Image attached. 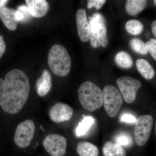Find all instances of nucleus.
<instances>
[{"instance_id": "18", "label": "nucleus", "mask_w": 156, "mask_h": 156, "mask_svg": "<svg viewBox=\"0 0 156 156\" xmlns=\"http://www.w3.org/2000/svg\"><path fill=\"white\" fill-rule=\"evenodd\" d=\"M95 122L94 118L91 116L83 115L82 121L79 123L75 130L76 135L77 137L83 136L87 134Z\"/></svg>"}, {"instance_id": "6", "label": "nucleus", "mask_w": 156, "mask_h": 156, "mask_svg": "<svg viewBox=\"0 0 156 156\" xmlns=\"http://www.w3.org/2000/svg\"><path fill=\"white\" fill-rule=\"evenodd\" d=\"M116 82L126 103L134 102L136 98L137 91L141 86L140 81L131 77L125 76L118 78Z\"/></svg>"}, {"instance_id": "31", "label": "nucleus", "mask_w": 156, "mask_h": 156, "mask_svg": "<svg viewBox=\"0 0 156 156\" xmlns=\"http://www.w3.org/2000/svg\"><path fill=\"white\" fill-rule=\"evenodd\" d=\"M149 41L151 44L152 45L153 47L156 51V39L154 38H151L150 39Z\"/></svg>"}, {"instance_id": "14", "label": "nucleus", "mask_w": 156, "mask_h": 156, "mask_svg": "<svg viewBox=\"0 0 156 156\" xmlns=\"http://www.w3.org/2000/svg\"><path fill=\"white\" fill-rule=\"evenodd\" d=\"M104 156H126V152L123 147L119 144L107 141L102 148Z\"/></svg>"}, {"instance_id": "29", "label": "nucleus", "mask_w": 156, "mask_h": 156, "mask_svg": "<svg viewBox=\"0 0 156 156\" xmlns=\"http://www.w3.org/2000/svg\"><path fill=\"white\" fill-rule=\"evenodd\" d=\"M15 18L18 22L20 21L24 22V19H25L24 15L23 14L22 12L18 10H16V13H15Z\"/></svg>"}, {"instance_id": "26", "label": "nucleus", "mask_w": 156, "mask_h": 156, "mask_svg": "<svg viewBox=\"0 0 156 156\" xmlns=\"http://www.w3.org/2000/svg\"><path fill=\"white\" fill-rule=\"evenodd\" d=\"M121 121L126 123H134L136 122V119L132 115L125 114L121 116Z\"/></svg>"}, {"instance_id": "16", "label": "nucleus", "mask_w": 156, "mask_h": 156, "mask_svg": "<svg viewBox=\"0 0 156 156\" xmlns=\"http://www.w3.org/2000/svg\"><path fill=\"white\" fill-rule=\"evenodd\" d=\"M77 152L80 156H98V148L91 143L87 141L79 142L77 146Z\"/></svg>"}, {"instance_id": "5", "label": "nucleus", "mask_w": 156, "mask_h": 156, "mask_svg": "<svg viewBox=\"0 0 156 156\" xmlns=\"http://www.w3.org/2000/svg\"><path fill=\"white\" fill-rule=\"evenodd\" d=\"M153 126V119L150 115L140 116L136 120L134 130L135 142L139 147L147 142Z\"/></svg>"}, {"instance_id": "19", "label": "nucleus", "mask_w": 156, "mask_h": 156, "mask_svg": "<svg viewBox=\"0 0 156 156\" xmlns=\"http://www.w3.org/2000/svg\"><path fill=\"white\" fill-rule=\"evenodd\" d=\"M115 62L118 66L123 69H129L133 65V61L131 56L125 51L119 52L115 58Z\"/></svg>"}, {"instance_id": "7", "label": "nucleus", "mask_w": 156, "mask_h": 156, "mask_svg": "<svg viewBox=\"0 0 156 156\" xmlns=\"http://www.w3.org/2000/svg\"><path fill=\"white\" fill-rule=\"evenodd\" d=\"M35 132V126L33 121L26 120L17 126L14 133V142L19 147H27L33 139Z\"/></svg>"}, {"instance_id": "23", "label": "nucleus", "mask_w": 156, "mask_h": 156, "mask_svg": "<svg viewBox=\"0 0 156 156\" xmlns=\"http://www.w3.org/2000/svg\"><path fill=\"white\" fill-rule=\"evenodd\" d=\"M107 28L105 23H101L98 27L97 35L101 46L105 48L108 45V39L107 35Z\"/></svg>"}, {"instance_id": "20", "label": "nucleus", "mask_w": 156, "mask_h": 156, "mask_svg": "<svg viewBox=\"0 0 156 156\" xmlns=\"http://www.w3.org/2000/svg\"><path fill=\"white\" fill-rule=\"evenodd\" d=\"M127 32L133 35H138L142 32L144 26L142 23L137 20H130L126 24Z\"/></svg>"}, {"instance_id": "11", "label": "nucleus", "mask_w": 156, "mask_h": 156, "mask_svg": "<svg viewBox=\"0 0 156 156\" xmlns=\"http://www.w3.org/2000/svg\"><path fill=\"white\" fill-rule=\"evenodd\" d=\"M30 14L32 16L40 18L44 16L48 13L49 4L45 0H26Z\"/></svg>"}, {"instance_id": "32", "label": "nucleus", "mask_w": 156, "mask_h": 156, "mask_svg": "<svg viewBox=\"0 0 156 156\" xmlns=\"http://www.w3.org/2000/svg\"><path fill=\"white\" fill-rule=\"evenodd\" d=\"M8 1H5V0H1L0 1V6L1 8H2L4 7V6L7 4L8 2Z\"/></svg>"}, {"instance_id": "22", "label": "nucleus", "mask_w": 156, "mask_h": 156, "mask_svg": "<svg viewBox=\"0 0 156 156\" xmlns=\"http://www.w3.org/2000/svg\"><path fill=\"white\" fill-rule=\"evenodd\" d=\"M132 49L136 53L142 55L147 54V50L146 47V43L139 38L132 39L130 41Z\"/></svg>"}, {"instance_id": "33", "label": "nucleus", "mask_w": 156, "mask_h": 156, "mask_svg": "<svg viewBox=\"0 0 156 156\" xmlns=\"http://www.w3.org/2000/svg\"><path fill=\"white\" fill-rule=\"evenodd\" d=\"M2 8H1V6H0V17H1V13H2Z\"/></svg>"}, {"instance_id": "12", "label": "nucleus", "mask_w": 156, "mask_h": 156, "mask_svg": "<svg viewBox=\"0 0 156 156\" xmlns=\"http://www.w3.org/2000/svg\"><path fill=\"white\" fill-rule=\"evenodd\" d=\"M52 78L48 70L44 69L41 76L37 79L36 84L37 93L41 97L46 96L52 87Z\"/></svg>"}, {"instance_id": "28", "label": "nucleus", "mask_w": 156, "mask_h": 156, "mask_svg": "<svg viewBox=\"0 0 156 156\" xmlns=\"http://www.w3.org/2000/svg\"><path fill=\"white\" fill-rule=\"evenodd\" d=\"M6 50L5 43L3 39V37L0 36V58L3 56Z\"/></svg>"}, {"instance_id": "30", "label": "nucleus", "mask_w": 156, "mask_h": 156, "mask_svg": "<svg viewBox=\"0 0 156 156\" xmlns=\"http://www.w3.org/2000/svg\"><path fill=\"white\" fill-rule=\"evenodd\" d=\"M151 29L153 34L154 35L156 38V20H154L152 23Z\"/></svg>"}, {"instance_id": "17", "label": "nucleus", "mask_w": 156, "mask_h": 156, "mask_svg": "<svg viewBox=\"0 0 156 156\" xmlns=\"http://www.w3.org/2000/svg\"><path fill=\"white\" fill-rule=\"evenodd\" d=\"M147 3L145 0H128L126 2V11L129 15L135 16L145 9Z\"/></svg>"}, {"instance_id": "4", "label": "nucleus", "mask_w": 156, "mask_h": 156, "mask_svg": "<svg viewBox=\"0 0 156 156\" xmlns=\"http://www.w3.org/2000/svg\"><path fill=\"white\" fill-rule=\"evenodd\" d=\"M103 94V103L107 113L111 118H115L122 105V95L116 87L112 85L104 87Z\"/></svg>"}, {"instance_id": "21", "label": "nucleus", "mask_w": 156, "mask_h": 156, "mask_svg": "<svg viewBox=\"0 0 156 156\" xmlns=\"http://www.w3.org/2000/svg\"><path fill=\"white\" fill-rule=\"evenodd\" d=\"M115 142L122 147H130L133 144V140L131 134L126 132H122L115 136Z\"/></svg>"}, {"instance_id": "3", "label": "nucleus", "mask_w": 156, "mask_h": 156, "mask_svg": "<svg viewBox=\"0 0 156 156\" xmlns=\"http://www.w3.org/2000/svg\"><path fill=\"white\" fill-rule=\"evenodd\" d=\"M48 63L53 74L64 77L67 76L70 71L71 59L63 46L55 44L51 47L48 54Z\"/></svg>"}, {"instance_id": "25", "label": "nucleus", "mask_w": 156, "mask_h": 156, "mask_svg": "<svg viewBox=\"0 0 156 156\" xmlns=\"http://www.w3.org/2000/svg\"><path fill=\"white\" fill-rule=\"evenodd\" d=\"M17 10L20 11L22 12L23 14L24 15L25 19H24V22L27 21L30 17V14L29 11L28 7L27 6L25 5H21L19 6L17 8Z\"/></svg>"}, {"instance_id": "10", "label": "nucleus", "mask_w": 156, "mask_h": 156, "mask_svg": "<svg viewBox=\"0 0 156 156\" xmlns=\"http://www.w3.org/2000/svg\"><path fill=\"white\" fill-rule=\"evenodd\" d=\"M77 30L79 37L82 42L88 41L91 36V28L87 19V12L84 9H80L76 14Z\"/></svg>"}, {"instance_id": "9", "label": "nucleus", "mask_w": 156, "mask_h": 156, "mask_svg": "<svg viewBox=\"0 0 156 156\" xmlns=\"http://www.w3.org/2000/svg\"><path fill=\"white\" fill-rule=\"evenodd\" d=\"M73 109L67 104L57 103L49 112V116L51 121L55 123H61L69 121L72 118Z\"/></svg>"}, {"instance_id": "15", "label": "nucleus", "mask_w": 156, "mask_h": 156, "mask_svg": "<svg viewBox=\"0 0 156 156\" xmlns=\"http://www.w3.org/2000/svg\"><path fill=\"white\" fill-rule=\"evenodd\" d=\"M136 66L139 72L146 80H151L154 77V69L147 60L144 58H138L136 61Z\"/></svg>"}, {"instance_id": "24", "label": "nucleus", "mask_w": 156, "mask_h": 156, "mask_svg": "<svg viewBox=\"0 0 156 156\" xmlns=\"http://www.w3.org/2000/svg\"><path fill=\"white\" fill-rule=\"evenodd\" d=\"M106 2L105 0H90L88 1L87 8L91 9L92 7H95L97 10H99Z\"/></svg>"}, {"instance_id": "35", "label": "nucleus", "mask_w": 156, "mask_h": 156, "mask_svg": "<svg viewBox=\"0 0 156 156\" xmlns=\"http://www.w3.org/2000/svg\"><path fill=\"white\" fill-rule=\"evenodd\" d=\"M155 134L156 135V124H155Z\"/></svg>"}, {"instance_id": "27", "label": "nucleus", "mask_w": 156, "mask_h": 156, "mask_svg": "<svg viewBox=\"0 0 156 156\" xmlns=\"http://www.w3.org/2000/svg\"><path fill=\"white\" fill-rule=\"evenodd\" d=\"M146 47L147 52L149 53L152 57L156 61V51L154 49L153 47L149 41L147 42V43H146Z\"/></svg>"}, {"instance_id": "34", "label": "nucleus", "mask_w": 156, "mask_h": 156, "mask_svg": "<svg viewBox=\"0 0 156 156\" xmlns=\"http://www.w3.org/2000/svg\"><path fill=\"white\" fill-rule=\"evenodd\" d=\"M154 3L155 5L156 6V0H154Z\"/></svg>"}, {"instance_id": "2", "label": "nucleus", "mask_w": 156, "mask_h": 156, "mask_svg": "<svg viewBox=\"0 0 156 156\" xmlns=\"http://www.w3.org/2000/svg\"><path fill=\"white\" fill-rule=\"evenodd\" d=\"M78 92L80 103L87 111L94 112L103 105V92L92 82H84L79 87Z\"/></svg>"}, {"instance_id": "1", "label": "nucleus", "mask_w": 156, "mask_h": 156, "mask_svg": "<svg viewBox=\"0 0 156 156\" xmlns=\"http://www.w3.org/2000/svg\"><path fill=\"white\" fill-rule=\"evenodd\" d=\"M30 91L28 77L21 70H12L5 80L0 78V106L6 112L15 114L25 105Z\"/></svg>"}, {"instance_id": "13", "label": "nucleus", "mask_w": 156, "mask_h": 156, "mask_svg": "<svg viewBox=\"0 0 156 156\" xmlns=\"http://www.w3.org/2000/svg\"><path fill=\"white\" fill-rule=\"evenodd\" d=\"M16 10L3 7L2 9L1 17L2 21L9 30H14L17 28L18 22L15 18Z\"/></svg>"}, {"instance_id": "8", "label": "nucleus", "mask_w": 156, "mask_h": 156, "mask_svg": "<svg viewBox=\"0 0 156 156\" xmlns=\"http://www.w3.org/2000/svg\"><path fill=\"white\" fill-rule=\"evenodd\" d=\"M43 146L51 156H63L66 152L67 141L64 136L52 134L45 137Z\"/></svg>"}]
</instances>
